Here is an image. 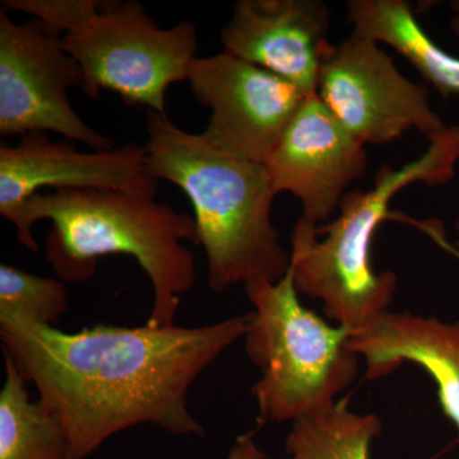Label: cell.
Here are the masks:
<instances>
[{"label":"cell","instance_id":"1","mask_svg":"<svg viewBox=\"0 0 459 459\" xmlns=\"http://www.w3.org/2000/svg\"><path fill=\"white\" fill-rule=\"evenodd\" d=\"M249 313L201 325L119 327L78 332L0 312L3 355L65 429L74 459L114 435L155 425L178 437H204L188 407L190 388L229 347L246 336Z\"/></svg>","mask_w":459,"mask_h":459},{"label":"cell","instance_id":"2","mask_svg":"<svg viewBox=\"0 0 459 459\" xmlns=\"http://www.w3.org/2000/svg\"><path fill=\"white\" fill-rule=\"evenodd\" d=\"M50 220L45 256L65 282L92 279L105 255L132 256L153 287L147 325H175L183 296L195 285V258L186 241L199 246L195 217L156 198L110 189L36 193L12 225L18 243L40 252L32 228Z\"/></svg>","mask_w":459,"mask_h":459},{"label":"cell","instance_id":"3","mask_svg":"<svg viewBox=\"0 0 459 459\" xmlns=\"http://www.w3.org/2000/svg\"><path fill=\"white\" fill-rule=\"evenodd\" d=\"M146 132L151 177L170 181L193 205L212 292L282 279L291 261L272 222L276 195L265 166L183 131L169 115L148 110Z\"/></svg>","mask_w":459,"mask_h":459},{"label":"cell","instance_id":"4","mask_svg":"<svg viewBox=\"0 0 459 459\" xmlns=\"http://www.w3.org/2000/svg\"><path fill=\"white\" fill-rule=\"evenodd\" d=\"M458 161L459 126H451L418 159L398 169L382 166L370 189L347 192L334 221L316 226L299 217L290 252L299 294L322 301L327 318L351 336L388 312L398 279L371 263L377 230L394 216L389 204L395 195L412 184L452 180Z\"/></svg>","mask_w":459,"mask_h":459},{"label":"cell","instance_id":"5","mask_svg":"<svg viewBox=\"0 0 459 459\" xmlns=\"http://www.w3.org/2000/svg\"><path fill=\"white\" fill-rule=\"evenodd\" d=\"M244 289L253 307L244 340L261 371L253 394L262 421L294 422L336 402L360 368L351 332L304 307L291 267L277 282Z\"/></svg>","mask_w":459,"mask_h":459},{"label":"cell","instance_id":"6","mask_svg":"<svg viewBox=\"0 0 459 459\" xmlns=\"http://www.w3.org/2000/svg\"><path fill=\"white\" fill-rule=\"evenodd\" d=\"M63 40L81 66L87 98L111 91L126 107L162 115L168 90L186 81L199 48L195 23L161 29L135 0H89Z\"/></svg>","mask_w":459,"mask_h":459},{"label":"cell","instance_id":"7","mask_svg":"<svg viewBox=\"0 0 459 459\" xmlns=\"http://www.w3.org/2000/svg\"><path fill=\"white\" fill-rule=\"evenodd\" d=\"M65 35L38 18L16 23L0 12V134L54 132L93 151L114 140L84 122L69 100L82 89L81 66L65 48Z\"/></svg>","mask_w":459,"mask_h":459},{"label":"cell","instance_id":"8","mask_svg":"<svg viewBox=\"0 0 459 459\" xmlns=\"http://www.w3.org/2000/svg\"><path fill=\"white\" fill-rule=\"evenodd\" d=\"M380 44L352 31L332 44L316 96L362 144H386L416 129L437 140L448 131L429 89L401 74Z\"/></svg>","mask_w":459,"mask_h":459},{"label":"cell","instance_id":"9","mask_svg":"<svg viewBox=\"0 0 459 459\" xmlns=\"http://www.w3.org/2000/svg\"><path fill=\"white\" fill-rule=\"evenodd\" d=\"M193 96L210 108L208 142L264 165L307 93L247 60L222 53L197 56L188 77Z\"/></svg>","mask_w":459,"mask_h":459},{"label":"cell","instance_id":"10","mask_svg":"<svg viewBox=\"0 0 459 459\" xmlns=\"http://www.w3.org/2000/svg\"><path fill=\"white\" fill-rule=\"evenodd\" d=\"M159 183L148 172L146 146L124 144L81 151L45 133L22 135L0 146V213L9 222L41 189H110L157 198Z\"/></svg>","mask_w":459,"mask_h":459},{"label":"cell","instance_id":"11","mask_svg":"<svg viewBox=\"0 0 459 459\" xmlns=\"http://www.w3.org/2000/svg\"><path fill=\"white\" fill-rule=\"evenodd\" d=\"M264 166L274 195H294L303 208L301 217L319 226L329 222L353 181L364 177L368 153L314 93Z\"/></svg>","mask_w":459,"mask_h":459},{"label":"cell","instance_id":"12","mask_svg":"<svg viewBox=\"0 0 459 459\" xmlns=\"http://www.w3.org/2000/svg\"><path fill=\"white\" fill-rule=\"evenodd\" d=\"M329 31L331 11L322 0H238L220 41L226 53L314 95Z\"/></svg>","mask_w":459,"mask_h":459},{"label":"cell","instance_id":"13","mask_svg":"<svg viewBox=\"0 0 459 459\" xmlns=\"http://www.w3.org/2000/svg\"><path fill=\"white\" fill-rule=\"evenodd\" d=\"M350 347L367 362L370 380L389 376L404 362L433 377L444 415L459 433V322L410 312H385L350 338Z\"/></svg>","mask_w":459,"mask_h":459},{"label":"cell","instance_id":"14","mask_svg":"<svg viewBox=\"0 0 459 459\" xmlns=\"http://www.w3.org/2000/svg\"><path fill=\"white\" fill-rule=\"evenodd\" d=\"M347 21L352 31L394 48L444 99L459 95V57L428 35L407 0H350Z\"/></svg>","mask_w":459,"mask_h":459},{"label":"cell","instance_id":"15","mask_svg":"<svg viewBox=\"0 0 459 459\" xmlns=\"http://www.w3.org/2000/svg\"><path fill=\"white\" fill-rule=\"evenodd\" d=\"M4 356L0 391V459H74L59 420L32 401L25 377Z\"/></svg>","mask_w":459,"mask_h":459},{"label":"cell","instance_id":"16","mask_svg":"<svg viewBox=\"0 0 459 459\" xmlns=\"http://www.w3.org/2000/svg\"><path fill=\"white\" fill-rule=\"evenodd\" d=\"M291 424L285 459H370L371 443L383 430L379 416L355 412L347 400H337Z\"/></svg>","mask_w":459,"mask_h":459},{"label":"cell","instance_id":"17","mask_svg":"<svg viewBox=\"0 0 459 459\" xmlns=\"http://www.w3.org/2000/svg\"><path fill=\"white\" fill-rule=\"evenodd\" d=\"M0 312L17 313L39 325L56 327L69 312L68 292L62 281L35 276L2 263Z\"/></svg>","mask_w":459,"mask_h":459},{"label":"cell","instance_id":"18","mask_svg":"<svg viewBox=\"0 0 459 459\" xmlns=\"http://www.w3.org/2000/svg\"><path fill=\"white\" fill-rule=\"evenodd\" d=\"M226 459H268V455L256 443L253 430L237 437Z\"/></svg>","mask_w":459,"mask_h":459},{"label":"cell","instance_id":"19","mask_svg":"<svg viewBox=\"0 0 459 459\" xmlns=\"http://www.w3.org/2000/svg\"><path fill=\"white\" fill-rule=\"evenodd\" d=\"M452 11L451 29L455 38L459 39V0L452 3Z\"/></svg>","mask_w":459,"mask_h":459},{"label":"cell","instance_id":"20","mask_svg":"<svg viewBox=\"0 0 459 459\" xmlns=\"http://www.w3.org/2000/svg\"><path fill=\"white\" fill-rule=\"evenodd\" d=\"M455 230H457V232L459 234V221L455 223Z\"/></svg>","mask_w":459,"mask_h":459},{"label":"cell","instance_id":"21","mask_svg":"<svg viewBox=\"0 0 459 459\" xmlns=\"http://www.w3.org/2000/svg\"><path fill=\"white\" fill-rule=\"evenodd\" d=\"M458 247H459V243H458Z\"/></svg>","mask_w":459,"mask_h":459}]
</instances>
